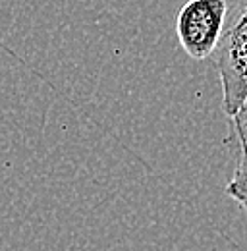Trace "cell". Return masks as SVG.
<instances>
[{
    "instance_id": "6da1fadb",
    "label": "cell",
    "mask_w": 247,
    "mask_h": 251,
    "mask_svg": "<svg viewBox=\"0 0 247 251\" xmlns=\"http://www.w3.org/2000/svg\"><path fill=\"white\" fill-rule=\"evenodd\" d=\"M213 56L222 83V108L232 116L247 99V0L228 6L224 31Z\"/></svg>"
},
{
    "instance_id": "7a4b0ae2",
    "label": "cell",
    "mask_w": 247,
    "mask_h": 251,
    "mask_svg": "<svg viewBox=\"0 0 247 251\" xmlns=\"http://www.w3.org/2000/svg\"><path fill=\"white\" fill-rule=\"evenodd\" d=\"M226 0H187L178 12L176 31L185 54L193 60L213 56L224 31Z\"/></svg>"
},
{
    "instance_id": "3957f363",
    "label": "cell",
    "mask_w": 247,
    "mask_h": 251,
    "mask_svg": "<svg viewBox=\"0 0 247 251\" xmlns=\"http://www.w3.org/2000/svg\"><path fill=\"white\" fill-rule=\"evenodd\" d=\"M226 193L242 205L247 217V151L244 147H238L236 170H234L230 184L226 186Z\"/></svg>"
},
{
    "instance_id": "277c9868",
    "label": "cell",
    "mask_w": 247,
    "mask_h": 251,
    "mask_svg": "<svg viewBox=\"0 0 247 251\" xmlns=\"http://www.w3.org/2000/svg\"><path fill=\"white\" fill-rule=\"evenodd\" d=\"M232 124V139L230 143H236L238 147H244L247 151V99L240 104V108L230 116Z\"/></svg>"
}]
</instances>
